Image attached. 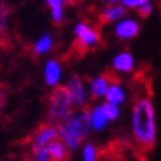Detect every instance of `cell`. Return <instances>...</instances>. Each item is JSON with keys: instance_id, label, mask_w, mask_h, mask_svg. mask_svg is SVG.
<instances>
[{"instance_id": "6da1fadb", "label": "cell", "mask_w": 161, "mask_h": 161, "mask_svg": "<svg viewBox=\"0 0 161 161\" xmlns=\"http://www.w3.org/2000/svg\"><path fill=\"white\" fill-rule=\"evenodd\" d=\"M131 135L140 150H150L157 141V115L153 99L140 97L131 108Z\"/></svg>"}, {"instance_id": "7a4b0ae2", "label": "cell", "mask_w": 161, "mask_h": 161, "mask_svg": "<svg viewBox=\"0 0 161 161\" xmlns=\"http://www.w3.org/2000/svg\"><path fill=\"white\" fill-rule=\"evenodd\" d=\"M58 132L59 140L66 145L68 151H76L82 147L84 140L89 135L91 121H89V111L88 108L84 109H74L68 114L64 119L58 122Z\"/></svg>"}, {"instance_id": "3957f363", "label": "cell", "mask_w": 161, "mask_h": 161, "mask_svg": "<svg viewBox=\"0 0 161 161\" xmlns=\"http://www.w3.org/2000/svg\"><path fill=\"white\" fill-rule=\"evenodd\" d=\"M74 111L70 98L64 86H58L47 98V122L56 125Z\"/></svg>"}, {"instance_id": "277c9868", "label": "cell", "mask_w": 161, "mask_h": 161, "mask_svg": "<svg viewBox=\"0 0 161 161\" xmlns=\"http://www.w3.org/2000/svg\"><path fill=\"white\" fill-rule=\"evenodd\" d=\"M64 88L69 95L74 109H84L89 105L92 98L89 95L88 82H85L79 75H70L65 82Z\"/></svg>"}, {"instance_id": "5b68a950", "label": "cell", "mask_w": 161, "mask_h": 161, "mask_svg": "<svg viewBox=\"0 0 161 161\" xmlns=\"http://www.w3.org/2000/svg\"><path fill=\"white\" fill-rule=\"evenodd\" d=\"M74 36H75V45L80 52H86V50L95 49L101 42V35L94 26L89 23L79 20L74 25Z\"/></svg>"}, {"instance_id": "8992f818", "label": "cell", "mask_w": 161, "mask_h": 161, "mask_svg": "<svg viewBox=\"0 0 161 161\" xmlns=\"http://www.w3.org/2000/svg\"><path fill=\"white\" fill-rule=\"evenodd\" d=\"M43 82L47 88L60 86L62 80H64V66L58 59H47L43 65Z\"/></svg>"}, {"instance_id": "52a82bcc", "label": "cell", "mask_w": 161, "mask_h": 161, "mask_svg": "<svg viewBox=\"0 0 161 161\" xmlns=\"http://www.w3.org/2000/svg\"><path fill=\"white\" fill-rule=\"evenodd\" d=\"M58 138H59L58 127L47 122L46 125H42L39 130L35 131L33 135L30 137V150H32V148L47 147L50 142H53Z\"/></svg>"}, {"instance_id": "ba28073f", "label": "cell", "mask_w": 161, "mask_h": 161, "mask_svg": "<svg viewBox=\"0 0 161 161\" xmlns=\"http://www.w3.org/2000/svg\"><path fill=\"white\" fill-rule=\"evenodd\" d=\"M140 33V22L134 17L121 19L114 25V35L119 40H131Z\"/></svg>"}, {"instance_id": "9c48e42d", "label": "cell", "mask_w": 161, "mask_h": 161, "mask_svg": "<svg viewBox=\"0 0 161 161\" xmlns=\"http://www.w3.org/2000/svg\"><path fill=\"white\" fill-rule=\"evenodd\" d=\"M89 121H91V130L95 132H104L109 127L111 121L107 115L104 102H98L89 108Z\"/></svg>"}, {"instance_id": "30bf717a", "label": "cell", "mask_w": 161, "mask_h": 161, "mask_svg": "<svg viewBox=\"0 0 161 161\" xmlns=\"http://www.w3.org/2000/svg\"><path fill=\"white\" fill-rule=\"evenodd\" d=\"M111 66L115 74L130 75L135 70V58L130 50H121L112 58Z\"/></svg>"}, {"instance_id": "8fae6325", "label": "cell", "mask_w": 161, "mask_h": 161, "mask_svg": "<svg viewBox=\"0 0 161 161\" xmlns=\"http://www.w3.org/2000/svg\"><path fill=\"white\" fill-rule=\"evenodd\" d=\"M112 79L109 78V75H97V76L91 78L88 82V89H89V95L92 99H105V95L108 92Z\"/></svg>"}, {"instance_id": "7c38bea8", "label": "cell", "mask_w": 161, "mask_h": 161, "mask_svg": "<svg viewBox=\"0 0 161 161\" xmlns=\"http://www.w3.org/2000/svg\"><path fill=\"white\" fill-rule=\"evenodd\" d=\"M125 101H127V89L121 82L112 80L109 88H108L107 95H105V102L117 105V107H122L125 104Z\"/></svg>"}, {"instance_id": "4fadbf2b", "label": "cell", "mask_w": 161, "mask_h": 161, "mask_svg": "<svg viewBox=\"0 0 161 161\" xmlns=\"http://www.w3.org/2000/svg\"><path fill=\"white\" fill-rule=\"evenodd\" d=\"M55 46V39L53 36L49 33V32H45L42 33L32 45V52L36 56H43V55H47L52 52Z\"/></svg>"}, {"instance_id": "5bb4252c", "label": "cell", "mask_w": 161, "mask_h": 161, "mask_svg": "<svg viewBox=\"0 0 161 161\" xmlns=\"http://www.w3.org/2000/svg\"><path fill=\"white\" fill-rule=\"evenodd\" d=\"M125 14H127V10L124 9V6H121L119 4H109V6H105L102 7L101 10V20L104 22V23H117L119 22L121 19H124Z\"/></svg>"}, {"instance_id": "9a60e30c", "label": "cell", "mask_w": 161, "mask_h": 161, "mask_svg": "<svg viewBox=\"0 0 161 161\" xmlns=\"http://www.w3.org/2000/svg\"><path fill=\"white\" fill-rule=\"evenodd\" d=\"M45 3L50 9V19L56 25L62 23L65 19V4L68 0H45Z\"/></svg>"}, {"instance_id": "2e32d148", "label": "cell", "mask_w": 161, "mask_h": 161, "mask_svg": "<svg viewBox=\"0 0 161 161\" xmlns=\"http://www.w3.org/2000/svg\"><path fill=\"white\" fill-rule=\"evenodd\" d=\"M47 150H49L52 161H68L69 151H68L66 145H65L59 138L55 140L53 142H50V144L47 145Z\"/></svg>"}, {"instance_id": "e0dca14e", "label": "cell", "mask_w": 161, "mask_h": 161, "mask_svg": "<svg viewBox=\"0 0 161 161\" xmlns=\"http://www.w3.org/2000/svg\"><path fill=\"white\" fill-rule=\"evenodd\" d=\"M12 17V9L7 3L0 2V40H3L9 32V23Z\"/></svg>"}, {"instance_id": "ac0fdd59", "label": "cell", "mask_w": 161, "mask_h": 161, "mask_svg": "<svg viewBox=\"0 0 161 161\" xmlns=\"http://www.w3.org/2000/svg\"><path fill=\"white\" fill-rule=\"evenodd\" d=\"M80 161H99V150L92 142H84L80 147Z\"/></svg>"}, {"instance_id": "d6986e66", "label": "cell", "mask_w": 161, "mask_h": 161, "mask_svg": "<svg viewBox=\"0 0 161 161\" xmlns=\"http://www.w3.org/2000/svg\"><path fill=\"white\" fill-rule=\"evenodd\" d=\"M30 160L32 161H52L47 147L32 148L30 150Z\"/></svg>"}, {"instance_id": "ffe728a7", "label": "cell", "mask_w": 161, "mask_h": 161, "mask_svg": "<svg viewBox=\"0 0 161 161\" xmlns=\"http://www.w3.org/2000/svg\"><path fill=\"white\" fill-rule=\"evenodd\" d=\"M151 0H121V6H124L125 10H138L145 3H150Z\"/></svg>"}, {"instance_id": "44dd1931", "label": "cell", "mask_w": 161, "mask_h": 161, "mask_svg": "<svg viewBox=\"0 0 161 161\" xmlns=\"http://www.w3.org/2000/svg\"><path fill=\"white\" fill-rule=\"evenodd\" d=\"M104 104H105V111H107V115H108V118H109V121L111 122L117 121L121 115V107H117V105H112V104H107V102H104Z\"/></svg>"}, {"instance_id": "7402d4cb", "label": "cell", "mask_w": 161, "mask_h": 161, "mask_svg": "<svg viewBox=\"0 0 161 161\" xmlns=\"http://www.w3.org/2000/svg\"><path fill=\"white\" fill-rule=\"evenodd\" d=\"M153 12H154V4H153V2L145 3L144 6H141L140 9H138V13H140V16H142V17H148Z\"/></svg>"}, {"instance_id": "603a6c76", "label": "cell", "mask_w": 161, "mask_h": 161, "mask_svg": "<svg viewBox=\"0 0 161 161\" xmlns=\"http://www.w3.org/2000/svg\"><path fill=\"white\" fill-rule=\"evenodd\" d=\"M105 3V6H109V4H119L121 0H102Z\"/></svg>"}, {"instance_id": "cb8c5ba5", "label": "cell", "mask_w": 161, "mask_h": 161, "mask_svg": "<svg viewBox=\"0 0 161 161\" xmlns=\"http://www.w3.org/2000/svg\"><path fill=\"white\" fill-rule=\"evenodd\" d=\"M3 99H4V88L0 86V109H2V105H3Z\"/></svg>"}, {"instance_id": "d4e9b609", "label": "cell", "mask_w": 161, "mask_h": 161, "mask_svg": "<svg viewBox=\"0 0 161 161\" xmlns=\"http://www.w3.org/2000/svg\"><path fill=\"white\" fill-rule=\"evenodd\" d=\"M114 161H125V160H114Z\"/></svg>"}, {"instance_id": "484cf974", "label": "cell", "mask_w": 161, "mask_h": 161, "mask_svg": "<svg viewBox=\"0 0 161 161\" xmlns=\"http://www.w3.org/2000/svg\"><path fill=\"white\" fill-rule=\"evenodd\" d=\"M27 161H32V160H27Z\"/></svg>"}]
</instances>
